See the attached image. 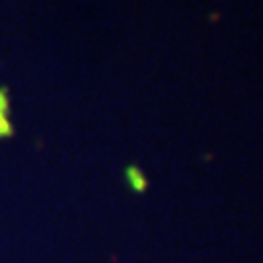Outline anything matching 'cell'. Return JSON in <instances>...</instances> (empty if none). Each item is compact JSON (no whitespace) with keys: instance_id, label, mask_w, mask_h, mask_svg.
<instances>
[{"instance_id":"7a4b0ae2","label":"cell","mask_w":263,"mask_h":263,"mask_svg":"<svg viewBox=\"0 0 263 263\" xmlns=\"http://www.w3.org/2000/svg\"><path fill=\"white\" fill-rule=\"evenodd\" d=\"M125 181H127V187L137 195L146 193V189H148V178L137 164H131L125 168Z\"/></svg>"},{"instance_id":"6da1fadb","label":"cell","mask_w":263,"mask_h":263,"mask_svg":"<svg viewBox=\"0 0 263 263\" xmlns=\"http://www.w3.org/2000/svg\"><path fill=\"white\" fill-rule=\"evenodd\" d=\"M16 135V127L12 123V105L6 86H0V141L12 139Z\"/></svg>"}]
</instances>
